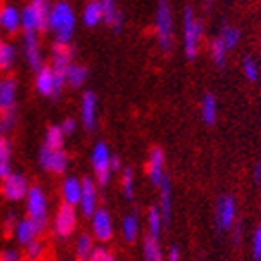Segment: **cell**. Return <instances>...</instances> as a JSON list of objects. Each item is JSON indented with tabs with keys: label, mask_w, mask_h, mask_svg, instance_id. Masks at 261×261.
<instances>
[{
	"label": "cell",
	"mask_w": 261,
	"mask_h": 261,
	"mask_svg": "<svg viewBox=\"0 0 261 261\" xmlns=\"http://www.w3.org/2000/svg\"><path fill=\"white\" fill-rule=\"evenodd\" d=\"M75 22H77V18H75V13L70 4L59 2L49 9L48 30H51V33L55 35V42L70 44L75 31Z\"/></svg>",
	"instance_id": "obj_1"
},
{
	"label": "cell",
	"mask_w": 261,
	"mask_h": 261,
	"mask_svg": "<svg viewBox=\"0 0 261 261\" xmlns=\"http://www.w3.org/2000/svg\"><path fill=\"white\" fill-rule=\"evenodd\" d=\"M203 31L205 26L203 22L196 17V11L187 6L183 11V46H185V55L188 61H194L199 53V44L203 39Z\"/></svg>",
	"instance_id": "obj_2"
},
{
	"label": "cell",
	"mask_w": 261,
	"mask_h": 261,
	"mask_svg": "<svg viewBox=\"0 0 261 261\" xmlns=\"http://www.w3.org/2000/svg\"><path fill=\"white\" fill-rule=\"evenodd\" d=\"M155 35L163 51H168L174 46V13H172L168 0H157Z\"/></svg>",
	"instance_id": "obj_3"
},
{
	"label": "cell",
	"mask_w": 261,
	"mask_h": 261,
	"mask_svg": "<svg viewBox=\"0 0 261 261\" xmlns=\"http://www.w3.org/2000/svg\"><path fill=\"white\" fill-rule=\"evenodd\" d=\"M22 30L24 31H40L48 30L49 8L48 0H31V4L20 11Z\"/></svg>",
	"instance_id": "obj_4"
},
{
	"label": "cell",
	"mask_w": 261,
	"mask_h": 261,
	"mask_svg": "<svg viewBox=\"0 0 261 261\" xmlns=\"http://www.w3.org/2000/svg\"><path fill=\"white\" fill-rule=\"evenodd\" d=\"M28 214L42 234V230L46 228V221H48V201L39 187L30 188V192H28Z\"/></svg>",
	"instance_id": "obj_5"
},
{
	"label": "cell",
	"mask_w": 261,
	"mask_h": 261,
	"mask_svg": "<svg viewBox=\"0 0 261 261\" xmlns=\"http://www.w3.org/2000/svg\"><path fill=\"white\" fill-rule=\"evenodd\" d=\"M216 226L219 232H228L234 228L238 219V203L234 196H223L216 205Z\"/></svg>",
	"instance_id": "obj_6"
},
{
	"label": "cell",
	"mask_w": 261,
	"mask_h": 261,
	"mask_svg": "<svg viewBox=\"0 0 261 261\" xmlns=\"http://www.w3.org/2000/svg\"><path fill=\"white\" fill-rule=\"evenodd\" d=\"M92 165L95 170L97 181H99L102 187L110 183V177H112V153L106 143H97L95 148L92 153Z\"/></svg>",
	"instance_id": "obj_7"
},
{
	"label": "cell",
	"mask_w": 261,
	"mask_h": 261,
	"mask_svg": "<svg viewBox=\"0 0 261 261\" xmlns=\"http://www.w3.org/2000/svg\"><path fill=\"white\" fill-rule=\"evenodd\" d=\"M75 223H77V214H75V206L70 203H64V205L59 208L55 216V223H53V228H55V234L62 240L70 238L75 230Z\"/></svg>",
	"instance_id": "obj_8"
},
{
	"label": "cell",
	"mask_w": 261,
	"mask_h": 261,
	"mask_svg": "<svg viewBox=\"0 0 261 261\" xmlns=\"http://www.w3.org/2000/svg\"><path fill=\"white\" fill-rule=\"evenodd\" d=\"M40 165L51 174H62L68 168V153L62 148H40Z\"/></svg>",
	"instance_id": "obj_9"
},
{
	"label": "cell",
	"mask_w": 261,
	"mask_h": 261,
	"mask_svg": "<svg viewBox=\"0 0 261 261\" xmlns=\"http://www.w3.org/2000/svg\"><path fill=\"white\" fill-rule=\"evenodd\" d=\"M28 192H30V185H28V179L24 175L11 172L8 177L2 179V194L6 199L20 201L28 197Z\"/></svg>",
	"instance_id": "obj_10"
},
{
	"label": "cell",
	"mask_w": 261,
	"mask_h": 261,
	"mask_svg": "<svg viewBox=\"0 0 261 261\" xmlns=\"http://www.w3.org/2000/svg\"><path fill=\"white\" fill-rule=\"evenodd\" d=\"M92 226H93V234L99 241H108L112 240L113 236V223L112 216L106 212L105 208H97L92 216Z\"/></svg>",
	"instance_id": "obj_11"
},
{
	"label": "cell",
	"mask_w": 261,
	"mask_h": 261,
	"mask_svg": "<svg viewBox=\"0 0 261 261\" xmlns=\"http://www.w3.org/2000/svg\"><path fill=\"white\" fill-rule=\"evenodd\" d=\"M24 51H26V59L30 66L35 71H39L42 68V53L39 48L37 31H24Z\"/></svg>",
	"instance_id": "obj_12"
},
{
	"label": "cell",
	"mask_w": 261,
	"mask_h": 261,
	"mask_svg": "<svg viewBox=\"0 0 261 261\" xmlns=\"http://www.w3.org/2000/svg\"><path fill=\"white\" fill-rule=\"evenodd\" d=\"M148 175H150V181L153 183V187L159 188V185H161L163 179H165V152H163L159 146H155V148L150 152Z\"/></svg>",
	"instance_id": "obj_13"
},
{
	"label": "cell",
	"mask_w": 261,
	"mask_h": 261,
	"mask_svg": "<svg viewBox=\"0 0 261 261\" xmlns=\"http://www.w3.org/2000/svg\"><path fill=\"white\" fill-rule=\"evenodd\" d=\"M81 210L84 216H93L97 210V187L93 179H84L83 181V196H81Z\"/></svg>",
	"instance_id": "obj_14"
},
{
	"label": "cell",
	"mask_w": 261,
	"mask_h": 261,
	"mask_svg": "<svg viewBox=\"0 0 261 261\" xmlns=\"http://www.w3.org/2000/svg\"><path fill=\"white\" fill-rule=\"evenodd\" d=\"M81 115H83L84 128H86V130H93L97 124V97L93 92H86L83 95Z\"/></svg>",
	"instance_id": "obj_15"
},
{
	"label": "cell",
	"mask_w": 261,
	"mask_h": 261,
	"mask_svg": "<svg viewBox=\"0 0 261 261\" xmlns=\"http://www.w3.org/2000/svg\"><path fill=\"white\" fill-rule=\"evenodd\" d=\"M0 28L6 33H17L22 28V15L13 6H6L0 9Z\"/></svg>",
	"instance_id": "obj_16"
},
{
	"label": "cell",
	"mask_w": 261,
	"mask_h": 261,
	"mask_svg": "<svg viewBox=\"0 0 261 261\" xmlns=\"http://www.w3.org/2000/svg\"><path fill=\"white\" fill-rule=\"evenodd\" d=\"M37 92L44 97H53L55 99V71L53 68L42 66L37 71Z\"/></svg>",
	"instance_id": "obj_17"
},
{
	"label": "cell",
	"mask_w": 261,
	"mask_h": 261,
	"mask_svg": "<svg viewBox=\"0 0 261 261\" xmlns=\"http://www.w3.org/2000/svg\"><path fill=\"white\" fill-rule=\"evenodd\" d=\"M100 4H102V11H105V22L115 33H121L124 18L117 8V0H100Z\"/></svg>",
	"instance_id": "obj_18"
},
{
	"label": "cell",
	"mask_w": 261,
	"mask_h": 261,
	"mask_svg": "<svg viewBox=\"0 0 261 261\" xmlns=\"http://www.w3.org/2000/svg\"><path fill=\"white\" fill-rule=\"evenodd\" d=\"M17 102V81L13 77L0 79V112L13 108Z\"/></svg>",
	"instance_id": "obj_19"
},
{
	"label": "cell",
	"mask_w": 261,
	"mask_h": 261,
	"mask_svg": "<svg viewBox=\"0 0 261 261\" xmlns=\"http://www.w3.org/2000/svg\"><path fill=\"white\" fill-rule=\"evenodd\" d=\"M159 192H161V201H159V210H161L163 221L168 225L172 219V181L165 175L163 183L159 185Z\"/></svg>",
	"instance_id": "obj_20"
},
{
	"label": "cell",
	"mask_w": 261,
	"mask_h": 261,
	"mask_svg": "<svg viewBox=\"0 0 261 261\" xmlns=\"http://www.w3.org/2000/svg\"><path fill=\"white\" fill-rule=\"evenodd\" d=\"M15 228H17V230H15L17 241L20 245H24V247H26L28 243H31L33 240H37V236L40 234L39 228H37V225L33 221H31L30 218L24 219V221H18Z\"/></svg>",
	"instance_id": "obj_21"
},
{
	"label": "cell",
	"mask_w": 261,
	"mask_h": 261,
	"mask_svg": "<svg viewBox=\"0 0 261 261\" xmlns=\"http://www.w3.org/2000/svg\"><path fill=\"white\" fill-rule=\"evenodd\" d=\"M81 196H83V183L77 177H68L62 185V197L64 203L70 205H79L81 203Z\"/></svg>",
	"instance_id": "obj_22"
},
{
	"label": "cell",
	"mask_w": 261,
	"mask_h": 261,
	"mask_svg": "<svg viewBox=\"0 0 261 261\" xmlns=\"http://www.w3.org/2000/svg\"><path fill=\"white\" fill-rule=\"evenodd\" d=\"M201 119L208 126L216 124V121H218V99L212 93H206L201 100Z\"/></svg>",
	"instance_id": "obj_23"
},
{
	"label": "cell",
	"mask_w": 261,
	"mask_h": 261,
	"mask_svg": "<svg viewBox=\"0 0 261 261\" xmlns=\"http://www.w3.org/2000/svg\"><path fill=\"white\" fill-rule=\"evenodd\" d=\"M83 20L88 28H95L105 20V11H102L100 0H92L90 4H86L84 13H83Z\"/></svg>",
	"instance_id": "obj_24"
},
{
	"label": "cell",
	"mask_w": 261,
	"mask_h": 261,
	"mask_svg": "<svg viewBox=\"0 0 261 261\" xmlns=\"http://www.w3.org/2000/svg\"><path fill=\"white\" fill-rule=\"evenodd\" d=\"M143 256L146 261H159L163 259V252H161V243H159V238L155 236H146L143 243Z\"/></svg>",
	"instance_id": "obj_25"
},
{
	"label": "cell",
	"mask_w": 261,
	"mask_h": 261,
	"mask_svg": "<svg viewBox=\"0 0 261 261\" xmlns=\"http://www.w3.org/2000/svg\"><path fill=\"white\" fill-rule=\"evenodd\" d=\"M219 39L225 42L228 51H232V49L238 48V44L241 42V31L236 26H230V24H223L221 30H219Z\"/></svg>",
	"instance_id": "obj_26"
},
{
	"label": "cell",
	"mask_w": 261,
	"mask_h": 261,
	"mask_svg": "<svg viewBox=\"0 0 261 261\" xmlns=\"http://www.w3.org/2000/svg\"><path fill=\"white\" fill-rule=\"evenodd\" d=\"M88 79V70L81 64H70L66 71V81L71 88H81Z\"/></svg>",
	"instance_id": "obj_27"
},
{
	"label": "cell",
	"mask_w": 261,
	"mask_h": 261,
	"mask_svg": "<svg viewBox=\"0 0 261 261\" xmlns=\"http://www.w3.org/2000/svg\"><path fill=\"white\" fill-rule=\"evenodd\" d=\"M210 57H212L214 64L219 66V68H225L226 57H228V48H226L225 42L219 39V35L210 42Z\"/></svg>",
	"instance_id": "obj_28"
},
{
	"label": "cell",
	"mask_w": 261,
	"mask_h": 261,
	"mask_svg": "<svg viewBox=\"0 0 261 261\" xmlns=\"http://www.w3.org/2000/svg\"><path fill=\"white\" fill-rule=\"evenodd\" d=\"M121 230H122V238L128 243L137 240V236H139V219H137L135 214H130V216H126V218L122 219Z\"/></svg>",
	"instance_id": "obj_29"
},
{
	"label": "cell",
	"mask_w": 261,
	"mask_h": 261,
	"mask_svg": "<svg viewBox=\"0 0 261 261\" xmlns=\"http://www.w3.org/2000/svg\"><path fill=\"white\" fill-rule=\"evenodd\" d=\"M64 132L61 126H49L46 132V139H44V146L48 148H62L64 144Z\"/></svg>",
	"instance_id": "obj_30"
},
{
	"label": "cell",
	"mask_w": 261,
	"mask_h": 261,
	"mask_svg": "<svg viewBox=\"0 0 261 261\" xmlns=\"http://www.w3.org/2000/svg\"><path fill=\"white\" fill-rule=\"evenodd\" d=\"M15 57H17V51L11 44L8 42H0V70L6 71L9 70L15 62Z\"/></svg>",
	"instance_id": "obj_31"
},
{
	"label": "cell",
	"mask_w": 261,
	"mask_h": 261,
	"mask_svg": "<svg viewBox=\"0 0 261 261\" xmlns=\"http://www.w3.org/2000/svg\"><path fill=\"white\" fill-rule=\"evenodd\" d=\"M15 122H17V106L0 112V134H9L15 128Z\"/></svg>",
	"instance_id": "obj_32"
},
{
	"label": "cell",
	"mask_w": 261,
	"mask_h": 261,
	"mask_svg": "<svg viewBox=\"0 0 261 261\" xmlns=\"http://www.w3.org/2000/svg\"><path fill=\"white\" fill-rule=\"evenodd\" d=\"M241 70H243V77L247 79L248 83H256V81H259L261 79L259 64H257V61H254L252 57H245Z\"/></svg>",
	"instance_id": "obj_33"
},
{
	"label": "cell",
	"mask_w": 261,
	"mask_h": 261,
	"mask_svg": "<svg viewBox=\"0 0 261 261\" xmlns=\"http://www.w3.org/2000/svg\"><path fill=\"white\" fill-rule=\"evenodd\" d=\"M163 225H165V221H163V216H161V210H159V206H152L148 212V226H150V234L155 236V238H159L161 236V230H163Z\"/></svg>",
	"instance_id": "obj_34"
},
{
	"label": "cell",
	"mask_w": 261,
	"mask_h": 261,
	"mask_svg": "<svg viewBox=\"0 0 261 261\" xmlns=\"http://www.w3.org/2000/svg\"><path fill=\"white\" fill-rule=\"evenodd\" d=\"M93 241L90 236H81L77 241V257L79 259H90L92 257V252H93Z\"/></svg>",
	"instance_id": "obj_35"
},
{
	"label": "cell",
	"mask_w": 261,
	"mask_h": 261,
	"mask_svg": "<svg viewBox=\"0 0 261 261\" xmlns=\"http://www.w3.org/2000/svg\"><path fill=\"white\" fill-rule=\"evenodd\" d=\"M122 190H124V196H126L128 199L134 197L135 179H134V170L132 168H124V172H122Z\"/></svg>",
	"instance_id": "obj_36"
},
{
	"label": "cell",
	"mask_w": 261,
	"mask_h": 261,
	"mask_svg": "<svg viewBox=\"0 0 261 261\" xmlns=\"http://www.w3.org/2000/svg\"><path fill=\"white\" fill-rule=\"evenodd\" d=\"M90 259H92V261H113V259H115V256L110 252L108 248L99 247V248H93L92 257H90Z\"/></svg>",
	"instance_id": "obj_37"
},
{
	"label": "cell",
	"mask_w": 261,
	"mask_h": 261,
	"mask_svg": "<svg viewBox=\"0 0 261 261\" xmlns=\"http://www.w3.org/2000/svg\"><path fill=\"white\" fill-rule=\"evenodd\" d=\"M252 256L254 259H261V225L252 234Z\"/></svg>",
	"instance_id": "obj_38"
},
{
	"label": "cell",
	"mask_w": 261,
	"mask_h": 261,
	"mask_svg": "<svg viewBox=\"0 0 261 261\" xmlns=\"http://www.w3.org/2000/svg\"><path fill=\"white\" fill-rule=\"evenodd\" d=\"M26 248H28V257H30V259H39V257L42 256V245H40L37 240L28 243Z\"/></svg>",
	"instance_id": "obj_39"
},
{
	"label": "cell",
	"mask_w": 261,
	"mask_h": 261,
	"mask_svg": "<svg viewBox=\"0 0 261 261\" xmlns=\"http://www.w3.org/2000/svg\"><path fill=\"white\" fill-rule=\"evenodd\" d=\"M61 128L66 135H71L75 132V128H77V122H75L73 119H66V121L61 124Z\"/></svg>",
	"instance_id": "obj_40"
},
{
	"label": "cell",
	"mask_w": 261,
	"mask_h": 261,
	"mask_svg": "<svg viewBox=\"0 0 261 261\" xmlns=\"http://www.w3.org/2000/svg\"><path fill=\"white\" fill-rule=\"evenodd\" d=\"M0 259L2 261H17L20 259V254L17 250H6V252L0 254Z\"/></svg>",
	"instance_id": "obj_41"
},
{
	"label": "cell",
	"mask_w": 261,
	"mask_h": 261,
	"mask_svg": "<svg viewBox=\"0 0 261 261\" xmlns=\"http://www.w3.org/2000/svg\"><path fill=\"white\" fill-rule=\"evenodd\" d=\"M11 174V166H9V161H2L0 159V179L8 177Z\"/></svg>",
	"instance_id": "obj_42"
},
{
	"label": "cell",
	"mask_w": 261,
	"mask_h": 261,
	"mask_svg": "<svg viewBox=\"0 0 261 261\" xmlns=\"http://www.w3.org/2000/svg\"><path fill=\"white\" fill-rule=\"evenodd\" d=\"M252 179L256 185H261V163H256V166L252 168Z\"/></svg>",
	"instance_id": "obj_43"
},
{
	"label": "cell",
	"mask_w": 261,
	"mask_h": 261,
	"mask_svg": "<svg viewBox=\"0 0 261 261\" xmlns=\"http://www.w3.org/2000/svg\"><path fill=\"white\" fill-rule=\"evenodd\" d=\"M168 259L170 261H179V259H181V250H179V247H172V248H170Z\"/></svg>",
	"instance_id": "obj_44"
},
{
	"label": "cell",
	"mask_w": 261,
	"mask_h": 261,
	"mask_svg": "<svg viewBox=\"0 0 261 261\" xmlns=\"http://www.w3.org/2000/svg\"><path fill=\"white\" fill-rule=\"evenodd\" d=\"M119 170H121V159L112 157V172H119Z\"/></svg>",
	"instance_id": "obj_45"
},
{
	"label": "cell",
	"mask_w": 261,
	"mask_h": 261,
	"mask_svg": "<svg viewBox=\"0 0 261 261\" xmlns=\"http://www.w3.org/2000/svg\"><path fill=\"white\" fill-rule=\"evenodd\" d=\"M6 226H8V232L11 230V226H17L15 225V214H9L8 219H6Z\"/></svg>",
	"instance_id": "obj_46"
},
{
	"label": "cell",
	"mask_w": 261,
	"mask_h": 261,
	"mask_svg": "<svg viewBox=\"0 0 261 261\" xmlns=\"http://www.w3.org/2000/svg\"><path fill=\"white\" fill-rule=\"evenodd\" d=\"M257 64H259V73H261V49H259V59H257Z\"/></svg>",
	"instance_id": "obj_47"
},
{
	"label": "cell",
	"mask_w": 261,
	"mask_h": 261,
	"mask_svg": "<svg viewBox=\"0 0 261 261\" xmlns=\"http://www.w3.org/2000/svg\"><path fill=\"white\" fill-rule=\"evenodd\" d=\"M206 2H208V4H210V2H212V0H206Z\"/></svg>",
	"instance_id": "obj_48"
}]
</instances>
